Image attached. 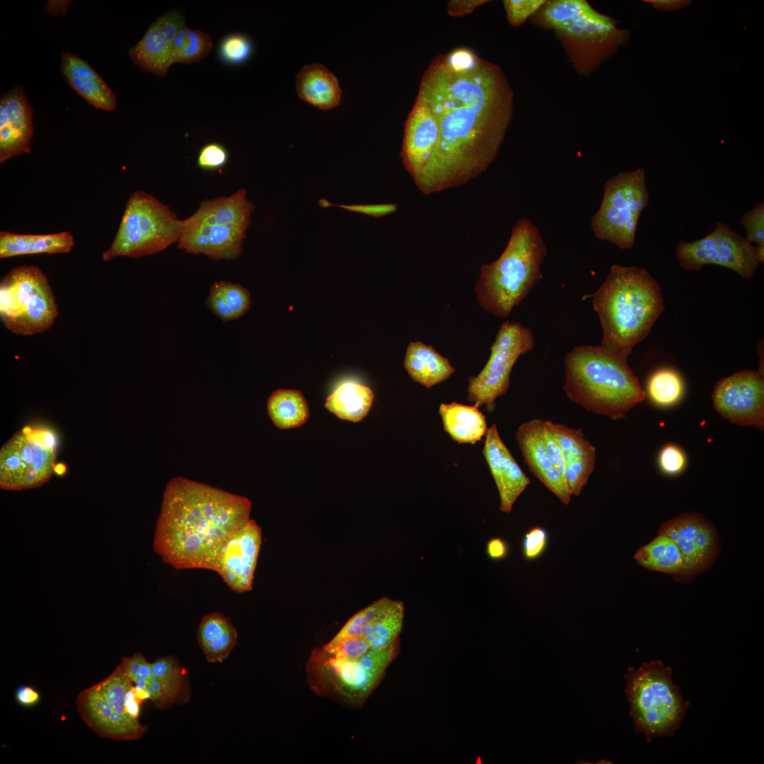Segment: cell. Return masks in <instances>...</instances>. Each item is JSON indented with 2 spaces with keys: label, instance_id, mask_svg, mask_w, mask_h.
<instances>
[{
  "label": "cell",
  "instance_id": "cell-1",
  "mask_svg": "<svg viewBox=\"0 0 764 764\" xmlns=\"http://www.w3.org/2000/svg\"><path fill=\"white\" fill-rule=\"evenodd\" d=\"M417 98L439 128V144L413 179L424 195L467 183L492 163L511 121L514 92L502 69L467 47L438 55Z\"/></svg>",
  "mask_w": 764,
  "mask_h": 764
},
{
  "label": "cell",
  "instance_id": "cell-2",
  "mask_svg": "<svg viewBox=\"0 0 764 764\" xmlns=\"http://www.w3.org/2000/svg\"><path fill=\"white\" fill-rule=\"evenodd\" d=\"M251 501L182 476L165 487L154 550L177 569L215 571L226 542L250 520Z\"/></svg>",
  "mask_w": 764,
  "mask_h": 764
},
{
  "label": "cell",
  "instance_id": "cell-3",
  "mask_svg": "<svg viewBox=\"0 0 764 764\" xmlns=\"http://www.w3.org/2000/svg\"><path fill=\"white\" fill-rule=\"evenodd\" d=\"M603 330L601 346L627 359L665 306L659 285L642 267L613 265L594 295Z\"/></svg>",
  "mask_w": 764,
  "mask_h": 764
},
{
  "label": "cell",
  "instance_id": "cell-4",
  "mask_svg": "<svg viewBox=\"0 0 764 764\" xmlns=\"http://www.w3.org/2000/svg\"><path fill=\"white\" fill-rule=\"evenodd\" d=\"M627 359L601 345L575 347L565 359L567 396L592 412L624 417L647 396Z\"/></svg>",
  "mask_w": 764,
  "mask_h": 764
},
{
  "label": "cell",
  "instance_id": "cell-5",
  "mask_svg": "<svg viewBox=\"0 0 764 764\" xmlns=\"http://www.w3.org/2000/svg\"><path fill=\"white\" fill-rule=\"evenodd\" d=\"M546 255L537 226L528 218L519 219L501 255L480 268L475 288L480 306L490 314L507 317L542 279Z\"/></svg>",
  "mask_w": 764,
  "mask_h": 764
},
{
  "label": "cell",
  "instance_id": "cell-6",
  "mask_svg": "<svg viewBox=\"0 0 764 764\" xmlns=\"http://www.w3.org/2000/svg\"><path fill=\"white\" fill-rule=\"evenodd\" d=\"M537 26L552 30L569 62L581 76H589L629 39V30L600 13L584 0H552L531 16Z\"/></svg>",
  "mask_w": 764,
  "mask_h": 764
},
{
  "label": "cell",
  "instance_id": "cell-7",
  "mask_svg": "<svg viewBox=\"0 0 764 764\" xmlns=\"http://www.w3.org/2000/svg\"><path fill=\"white\" fill-rule=\"evenodd\" d=\"M672 673L670 666L657 659L644 661L637 669L629 667L625 675L635 731L644 734L647 742L673 736L690 705L673 683Z\"/></svg>",
  "mask_w": 764,
  "mask_h": 764
},
{
  "label": "cell",
  "instance_id": "cell-8",
  "mask_svg": "<svg viewBox=\"0 0 764 764\" xmlns=\"http://www.w3.org/2000/svg\"><path fill=\"white\" fill-rule=\"evenodd\" d=\"M399 639L371 649L359 658L337 657L323 648L312 650L306 666L310 688L348 707L361 706L397 655Z\"/></svg>",
  "mask_w": 764,
  "mask_h": 764
},
{
  "label": "cell",
  "instance_id": "cell-9",
  "mask_svg": "<svg viewBox=\"0 0 764 764\" xmlns=\"http://www.w3.org/2000/svg\"><path fill=\"white\" fill-rule=\"evenodd\" d=\"M253 210L243 189L228 197L204 200L192 215L183 221L178 246L186 253L203 254L213 260L235 259L242 252Z\"/></svg>",
  "mask_w": 764,
  "mask_h": 764
},
{
  "label": "cell",
  "instance_id": "cell-10",
  "mask_svg": "<svg viewBox=\"0 0 764 764\" xmlns=\"http://www.w3.org/2000/svg\"><path fill=\"white\" fill-rule=\"evenodd\" d=\"M183 221L152 195L138 190L129 197L115 237L102 255L139 257L159 253L178 242Z\"/></svg>",
  "mask_w": 764,
  "mask_h": 764
},
{
  "label": "cell",
  "instance_id": "cell-11",
  "mask_svg": "<svg viewBox=\"0 0 764 764\" xmlns=\"http://www.w3.org/2000/svg\"><path fill=\"white\" fill-rule=\"evenodd\" d=\"M57 304L42 270L34 265L11 269L0 284V317L11 332L31 336L51 328Z\"/></svg>",
  "mask_w": 764,
  "mask_h": 764
},
{
  "label": "cell",
  "instance_id": "cell-12",
  "mask_svg": "<svg viewBox=\"0 0 764 764\" xmlns=\"http://www.w3.org/2000/svg\"><path fill=\"white\" fill-rule=\"evenodd\" d=\"M645 170L620 172L603 186V198L590 226L595 237L625 250L632 248L639 218L648 205Z\"/></svg>",
  "mask_w": 764,
  "mask_h": 764
},
{
  "label": "cell",
  "instance_id": "cell-13",
  "mask_svg": "<svg viewBox=\"0 0 764 764\" xmlns=\"http://www.w3.org/2000/svg\"><path fill=\"white\" fill-rule=\"evenodd\" d=\"M57 439L45 427L26 426L0 449V487L22 490L40 487L55 470Z\"/></svg>",
  "mask_w": 764,
  "mask_h": 764
},
{
  "label": "cell",
  "instance_id": "cell-14",
  "mask_svg": "<svg viewBox=\"0 0 764 764\" xmlns=\"http://www.w3.org/2000/svg\"><path fill=\"white\" fill-rule=\"evenodd\" d=\"M534 345V335L529 328L517 322L502 323L485 366L476 376L469 378L468 400L477 407L485 405L492 412L495 399L509 389L511 371L516 360Z\"/></svg>",
  "mask_w": 764,
  "mask_h": 764
},
{
  "label": "cell",
  "instance_id": "cell-15",
  "mask_svg": "<svg viewBox=\"0 0 764 764\" xmlns=\"http://www.w3.org/2000/svg\"><path fill=\"white\" fill-rule=\"evenodd\" d=\"M679 265L685 270L698 271L706 265L729 268L744 279L755 274L760 264L756 247L723 222H717L708 235L694 241L681 240L676 248Z\"/></svg>",
  "mask_w": 764,
  "mask_h": 764
},
{
  "label": "cell",
  "instance_id": "cell-16",
  "mask_svg": "<svg viewBox=\"0 0 764 764\" xmlns=\"http://www.w3.org/2000/svg\"><path fill=\"white\" fill-rule=\"evenodd\" d=\"M526 464L531 473L561 502L570 501L563 457L547 421L533 419L522 424L516 434Z\"/></svg>",
  "mask_w": 764,
  "mask_h": 764
},
{
  "label": "cell",
  "instance_id": "cell-17",
  "mask_svg": "<svg viewBox=\"0 0 764 764\" xmlns=\"http://www.w3.org/2000/svg\"><path fill=\"white\" fill-rule=\"evenodd\" d=\"M715 410L730 422L764 427V380L754 370L737 371L721 378L712 393Z\"/></svg>",
  "mask_w": 764,
  "mask_h": 764
},
{
  "label": "cell",
  "instance_id": "cell-18",
  "mask_svg": "<svg viewBox=\"0 0 764 764\" xmlns=\"http://www.w3.org/2000/svg\"><path fill=\"white\" fill-rule=\"evenodd\" d=\"M659 533L672 538L678 545L683 560L681 574L686 577L704 572L719 551L714 528L697 514H683L664 523Z\"/></svg>",
  "mask_w": 764,
  "mask_h": 764
},
{
  "label": "cell",
  "instance_id": "cell-19",
  "mask_svg": "<svg viewBox=\"0 0 764 764\" xmlns=\"http://www.w3.org/2000/svg\"><path fill=\"white\" fill-rule=\"evenodd\" d=\"M262 540L260 526L250 519L222 548L214 572L233 591L243 594L252 589Z\"/></svg>",
  "mask_w": 764,
  "mask_h": 764
},
{
  "label": "cell",
  "instance_id": "cell-20",
  "mask_svg": "<svg viewBox=\"0 0 764 764\" xmlns=\"http://www.w3.org/2000/svg\"><path fill=\"white\" fill-rule=\"evenodd\" d=\"M33 109L17 85L0 97V163L31 151Z\"/></svg>",
  "mask_w": 764,
  "mask_h": 764
},
{
  "label": "cell",
  "instance_id": "cell-21",
  "mask_svg": "<svg viewBox=\"0 0 764 764\" xmlns=\"http://www.w3.org/2000/svg\"><path fill=\"white\" fill-rule=\"evenodd\" d=\"M76 702L81 718L100 737L117 741L136 740L147 729L139 719L117 712L96 685L81 692Z\"/></svg>",
  "mask_w": 764,
  "mask_h": 764
},
{
  "label": "cell",
  "instance_id": "cell-22",
  "mask_svg": "<svg viewBox=\"0 0 764 764\" xmlns=\"http://www.w3.org/2000/svg\"><path fill=\"white\" fill-rule=\"evenodd\" d=\"M439 141L438 123L428 107L416 98L405 122L400 151L403 163L412 180L430 160Z\"/></svg>",
  "mask_w": 764,
  "mask_h": 764
},
{
  "label": "cell",
  "instance_id": "cell-23",
  "mask_svg": "<svg viewBox=\"0 0 764 764\" xmlns=\"http://www.w3.org/2000/svg\"><path fill=\"white\" fill-rule=\"evenodd\" d=\"M496 483L500 497V510L509 513L512 507L530 483L502 441L495 424L487 429L482 450Z\"/></svg>",
  "mask_w": 764,
  "mask_h": 764
},
{
  "label": "cell",
  "instance_id": "cell-24",
  "mask_svg": "<svg viewBox=\"0 0 764 764\" xmlns=\"http://www.w3.org/2000/svg\"><path fill=\"white\" fill-rule=\"evenodd\" d=\"M547 424L562 452L569 492L579 496L594 469L596 448L584 438L581 429L550 421Z\"/></svg>",
  "mask_w": 764,
  "mask_h": 764
},
{
  "label": "cell",
  "instance_id": "cell-25",
  "mask_svg": "<svg viewBox=\"0 0 764 764\" xmlns=\"http://www.w3.org/2000/svg\"><path fill=\"white\" fill-rule=\"evenodd\" d=\"M60 69L66 83L91 105L106 111L115 109V94L85 60L73 53L64 52Z\"/></svg>",
  "mask_w": 764,
  "mask_h": 764
},
{
  "label": "cell",
  "instance_id": "cell-26",
  "mask_svg": "<svg viewBox=\"0 0 764 764\" xmlns=\"http://www.w3.org/2000/svg\"><path fill=\"white\" fill-rule=\"evenodd\" d=\"M299 97L322 110H330L340 105L342 90L336 76L324 65L313 63L305 65L296 78Z\"/></svg>",
  "mask_w": 764,
  "mask_h": 764
},
{
  "label": "cell",
  "instance_id": "cell-27",
  "mask_svg": "<svg viewBox=\"0 0 764 764\" xmlns=\"http://www.w3.org/2000/svg\"><path fill=\"white\" fill-rule=\"evenodd\" d=\"M69 231L49 234H18L0 232V258L34 254L69 253L74 246Z\"/></svg>",
  "mask_w": 764,
  "mask_h": 764
},
{
  "label": "cell",
  "instance_id": "cell-28",
  "mask_svg": "<svg viewBox=\"0 0 764 764\" xmlns=\"http://www.w3.org/2000/svg\"><path fill=\"white\" fill-rule=\"evenodd\" d=\"M197 638L206 659L211 663H220L228 658L236 647L238 632L228 617L214 612L201 619Z\"/></svg>",
  "mask_w": 764,
  "mask_h": 764
},
{
  "label": "cell",
  "instance_id": "cell-29",
  "mask_svg": "<svg viewBox=\"0 0 764 764\" xmlns=\"http://www.w3.org/2000/svg\"><path fill=\"white\" fill-rule=\"evenodd\" d=\"M404 366L412 381L427 388L446 380L455 371L447 358L421 342L408 345Z\"/></svg>",
  "mask_w": 764,
  "mask_h": 764
},
{
  "label": "cell",
  "instance_id": "cell-30",
  "mask_svg": "<svg viewBox=\"0 0 764 764\" xmlns=\"http://www.w3.org/2000/svg\"><path fill=\"white\" fill-rule=\"evenodd\" d=\"M439 414L445 432L459 444H475L487 432L485 417L475 405L442 403Z\"/></svg>",
  "mask_w": 764,
  "mask_h": 764
},
{
  "label": "cell",
  "instance_id": "cell-31",
  "mask_svg": "<svg viewBox=\"0 0 764 764\" xmlns=\"http://www.w3.org/2000/svg\"><path fill=\"white\" fill-rule=\"evenodd\" d=\"M129 56L142 70L163 77L167 74L172 61V47L154 22L137 44L130 49Z\"/></svg>",
  "mask_w": 764,
  "mask_h": 764
},
{
  "label": "cell",
  "instance_id": "cell-32",
  "mask_svg": "<svg viewBox=\"0 0 764 764\" xmlns=\"http://www.w3.org/2000/svg\"><path fill=\"white\" fill-rule=\"evenodd\" d=\"M373 399L374 394L369 387L345 381L327 398L325 406L339 418L357 422L367 415Z\"/></svg>",
  "mask_w": 764,
  "mask_h": 764
},
{
  "label": "cell",
  "instance_id": "cell-33",
  "mask_svg": "<svg viewBox=\"0 0 764 764\" xmlns=\"http://www.w3.org/2000/svg\"><path fill=\"white\" fill-rule=\"evenodd\" d=\"M267 409L273 424L280 429L299 427L309 417L308 403L302 393L293 389H277L267 399Z\"/></svg>",
  "mask_w": 764,
  "mask_h": 764
},
{
  "label": "cell",
  "instance_id": "cell-34",
  "mask_svg": "<svg viewBox=\"0 0 764 764\" xmlns=\"http://www.w3.org/2000/svg\"><path fill=\"white\" fill-rule=\"evenodd\" d=\"M638 564L652 570L670 574H681L683 569L682 553L676 543L668 536L659 533L635 553Z\"/></svg>",
  "mask_w": 764,
  "mask_h": 764
},
{
  "label": "cell",
  "instance_id": "cell-35",
  "mask_svg": "<svg viewBox=\"0 0 764 764\" xmlns=\"http://www.w3.org/2000/svg\"><path fill=\"white\" fill-rule=\"evenodd\" d=\"M250 303L246 289L224 281L213 283L206 301L212 312L224 322L243 316L249 310Z\"/></svg>",
  "mask_w": 764,
  "mask_h": 764
},
{
  "label": "cell",
  "instance_id": "cell-36",
  "mask_svg": "<svg viewBox=\"0 0 764 764\" xmlns=\"http://www.w3.org/2000/svg\"><path fill=\"white\" fill-rule=\"evenodd\" d=\"M404 618L403 603L393 600L391 604L364 630L361 637L371 649L386 647L399 639Z\"/></svg>",
  "mask_w": 764,
  "mask_h": 764
},
{
  "label": "cell",
  "instance_id": "cell-37",
  "mask_svg": "<svg viewBox=\"0 0 764 764\" xmlns=\"http://www.w3.org/2000/svg\"><path fill=\"white\" fill-rule=\"evenodd\" d=\"M683 392L684 383L679 373L672 368L664 367L651 374L645 393L655 405L669 407L680 401Z\"/></svg>",
  "mask_w": 764,
  "mask_h": 764
},
{
  "label": "cell",
  "instance_id": "cell-38",
  "mask_svg": "<svg viewBox=\"0 0 764 764\" xmlns=\"http://www.w3.org/2000/svg\"><path fill=\"white\" fill-rule=\"evenodd\" d=\"M155 677L162 683L173 702L179 699L185 687V671L173 656H164L151 663Z\"/></svg>",
  "mask_w": 764,
  "mask_h": 764
},
{
  "label": "cell",
  "instance_id": "cell-39",
  "mask_svg": "<svg viewBox=\"0 0 764 764\" xmlns=\"http://www.w3.org/2000/svg\"><path fill=\"white\" fill-rule=\"evenodd\" d=\"M96 685L117 712L130 716L125 708V696L133 683L121 663L110 675Z\"/></svg>",
  "mask_w": 764,
  "mask_h": 764
},
{
  "label": "cell",
  "instance_id": "cell-40",
  "mask_svg": "<svg viewBox=\"0 0 764 764\" xmlns=\"http://www.w3.org/2000/svg\"><path fill=\"white\" fill-rule=\"evenodd\" d=\"M253 45L251 40L241 33H231L225 36L218 47L219 59L229 66H237L246 62L252 56Z\"/></svg>",
  "mask_w": 764,
  "mask_h": 764
},
{
  "label": "cell",
  "instance_id": "cell-41",
  "mask_svg": "<svg viewBox=\"0 0 764 764\" xmlns=\"http://www.w3.org/2000/svg\"><path fill=\"white\" fill-rule=\"evenodd\" d=\"M746 230V241L756 243V251L759 262H764V202L758 201L739 219Z\"/></svg>",
  "mask_w": 764,
  "mask_h": 764
},
{
  "label": "cell",
  "instance_id": "cell-42",
  "mask_svg": "<svg viewBox=\"0 0 764 764\" xmlns=\"http://www.w3.org/2000/svg\"><path fill=\"white\" fill-rule=\"evenodd\" d=\"M212 47L213 44L208 33L203 30L189 28L186 47L179 54L175 63L191 64L198 62L208 55Z\"/></svg>",
  "mask_w": 764,
  "mask_h": 764
},
{
  "label": "cell",
  "instance_id": "cell-43",
  "mask_svg": "<svg viewBox=\"0 0 764 764\" xmlns=\"http://www.w3.org/2000/svg\"><path fill=\"white\" fill-rule=\"evenodd\" d=\"M322 648L335 656L350 659L359 658L371 649L365 639L354 636L332 638Z\"/></svg>",
  "mask_w": 764,
  "mask_h": 764
},
{
  "label": "cell",
  "instance_id": "cell-44",
  "mask_svg": "<svg viewBox=\"0 0 764 764\" xmlns=\"http://www.w3.org/2000/svg\"><path fill=\"white\" fill-rule=\"evenodd\" d=\"M121 664L126 674L137 688L145 689L155 678L151 663L148 662L141 652L130 657L124 656Z\"/></svg>",
  "mask_w": 764,
  "mask_h": 764
},
{
  "label": "cell",
  "instance_id": "cell-45",
  "mask_svg": "<svg viewBox=\"0 0 764 764\" xmlns=\"http://www.w3.org/2000/svg\"><path fill=\"white\" fill-rule=\"evenodd\" d=\"M545 0H504V6L509 23L519 26L533 16L546 2Z\"/></svg>",
  "mask_w": 764,
  "mask_h": 764
},
{
  "label": "cell",
  "instance_id": "cell-46",
  "mask_svg": "<svg viewBox=\"0 0 764 764\" xmlns=\"http://www.w3.org/2000/svg\"><path fill=\"white\" fill-rule=\"evenodd\" d=\"M549 536L547 530L540 526L530 528L522 540V553L527 560L540 557L548 545Z\"/></svg>",
  "mask_w": 764,
  "mask_h": 764
},
{
  "label": "cell",
  "instance_id": "cell-47",
  "mask_svg": "<svg viewBox=\"0 0 764 764\" xmlns=\"http://www.w3.org/2000/svg\"><path fill=\"white\" fill-rule=\"evenodd\" d=\"M228 160L226 148L219 143L204 145L197 156L198 166L204 170H216L224 167Z\"/></svg>",
  "mask_w": 764,
  "mask_h": 764
},
{
  "label": "cell",
  "instance_id": "cell-48",
  "mask_svg": "<svg viewBox=\"0 0 764 764\" xmlns=\"http://www.w3.org/2000/svg\"><path fill=\"white\" fill-rule=\"evenodd\" d=\"M659 467L668 475H676L683 470L686 465V456L678 446L668 444L664 446L659 456Z\"/></svg>",
  "mask_w": 764,
  "mask_h": 764
},
{
  "label": "cell",
  "instance_id": "cell-49",
  "mask_svg": "<svg viewBox=\"0 0 764 764\" xmlns=\"http://www.w3.org/2000/svg\"><path fill=\"white\" fill-rule=\"evenodd\" d=\"M163 37L173 48L174 40L178 32L185 27L184 14L178 9L170 10L160 16L156 21Z\"/></svg>",
  "mask_w": 764,
  "mask_h": 764
},
{
  "label": "cell",
  "instance_id": "cell-50",
  "mask_svg": "<svg viewBox=\"0 0 764 764\" xmlns=\"http://www.w3.org/2000/svg\"><path fill=\"white\" fill-rule=\"evenodd\" d=\"M344 208L367 214L369 216L380 217L393 213L397 210V204H361V205H352V206H341Z\"/></svg>",
  "mask_w": 764,
  "mask_h": 764
},
{
  "label": "cell",
  "instance_id": "cell-51",
  "mask_svg": "<svg viewBox=\"0 0 764 764\" xmlns=\"http://www.w3.org/2000/svg\"><path fill=\"white\" fill-rule=\"evenodd\" d=\"M487 0H451L448 1L447 12L453 17H460L472 13L478 6Z\"/></svg>",
  "mask_w": 764,
  "mask_h": 764
},
{
  "label": "cell",
  "instance_id": "cell-52",
  "mask_svg": "<svg viewBox=\"0 0 764 764\" xmlns=\"http://www.w3.org/2000/svg\"><path fill=\"white\" fill-rule=\"evenodd\" d=\"M486 553L493 560H503L509 553L508 544L500 538H492L487 543Z\"/></svg>",
  "mask_w": 764,
  "mask_h": 764
},
{
  "label": "cell",
  "instance_id": "cell-53",
  "mask_svg": "<svg viewBox=\"0 0 764 764\" xmlns=\"http://www.w3.org/2000/svg\"><path fill=\"white\" fill-rule=\"evenodd\" d=\"M644 2L652 4L654 8L663 11H675L688 6L691 1L688 0H644Z\"/></svg>",
  "mask_w": 764,
  "mask_h": 764
},
{
  "label": "cell",
  "instance_id": "cell-54",
  "mask_svg": "<svg viewBox=\"0 0 764 764\" xmlns=\"http://www.w3.org/2000/svg\"><path fill=\"white\" fill-rule=\"evenodd\" d=\"M16 698L21 705L25 706L34 705L40 700L38 693L33 688L26 685L18 688Z\"/></svg>",
  "mask_w": 764,
  "mask_h": 764
},
{
  "label": "cell",
  "instance_id": "cell-55",
  "mask_svg": "<svg viewBox=\"0 0 764 764\" xmlns=\"http://www.w3.org/2000/svg\"><path fill=\"white\" fill-rule=\"evenodd\" d=\"M143 701L140 700L135 693L134 686L127 693L125 696V708L127 713L132 717L139 719L140 712V704Z\"/></svg>",
  "mask_w": 764,
  "mask_h": 764
},
{
  "label": "cell",
  "instance_id": "cell-56",
  "mask_svg": "<svg viewBox=\"0 0 764 764\" xmlns=\"http://www.w3.org/2000/svg\"><path fill=\"white\" fill-rule=\"evenodd\" d=\"M188 30H189V28H187L186 26L183 28L178 32V33L177 34V35H176V37H175V38L174 40L173 45V48H172V61H173V63H175V61L177 57L178 56L179 53L181 51L183 45H184V43L187 40Z\"/></svg>",
  "mask_w": 764,
  "mask_h": 764
},
{
  "label": "cell",
  "instance_id": "cell-57",
  "mask_svg": "<svg viewBox=\"0 0 764 764\" xmlns=\"http://www.w3.org/2000/svg\"><path fill=\"white\" fill-rule=\"evenodd\" d=\"M69 4V1H49L45 6V10L54 16L64 15Z\"/></svg>",
  "mask_w": 764,
  "mask_h": 764
}]
</instances>
